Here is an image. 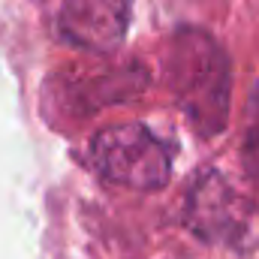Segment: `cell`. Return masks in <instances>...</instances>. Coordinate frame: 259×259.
Instances as JSON below:
<instances>
[{"label": "cell", "instance_id": "cell-1", "mask_svg": "<svg viewBox=\"0 0 259 259\" xmlns=\"http://www.w3.org/2000/svg\"><path fill=\"white\" fill-rule=\"evenodd\" d=\"M169 81L199 136H217L229 121L232 66L223 46L199 27H181L169 42Z\"/></svg>", "mask_w": 259, "mask_h": 259}, {"label": "cell", "instance_id": "cell-2", "mask_svg": "<svg viewBox=\"0 0 259 259\" xmlns=\"http://www.w3.org/2000/svg\"><path fill=\"white\" fill-rule=\"evenodd\" d=\"M91 163L112 184L160 190L172 175V148L145 124H118L94 136Z\"/></svg>", "mask_w": 259, "mask_h": 259}, {"label": "cell", "instance_id": "cell-3", "mask_svg": "<svg viewBox=\"0 0 259 259\" xmlns=\"http://www.w3.org/2000/svg\"><path fill=\"white\" fill-rule=\"evenodd\" d=\"M184 220L208 244L250 250L256 244V211L220 172H205L187 193Z\"/></svg>", "mask_w": 259, "mask_h": 259}, {"label": "cell", "instance_id": "cell-4", "mask_svg": "<svg viewBox=\"0 0 259 259\" xmlns=\"http://www.w3.org/2000/svg\"><path fill=\"white\" fill-rule=\"evenodd\" d=\"M133 15V0H64L61 6V33L72 46L112 55L124 42Z\"/></svg>", "mask_w": 259, "mask_h": 259}, {"label": "cell", "instance_id": "cell-5", "mask_svg": "<svg viewBox=\"0 0 259 259\" xmlns=\"http://www.w3.org/2000/svg\"><path fill=\"white\" fill-rule=\"evenodd\" d=\"M241 163L244 175L259 190V81L247 103V127H244V142H241Z\"/></svg>", "mask_w": 259, "mask_h": 259}]
</instances>
